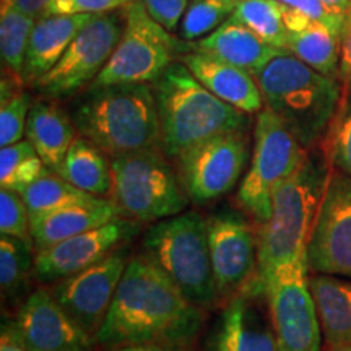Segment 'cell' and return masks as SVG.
Wrapping results in <instances>:
<instances>
[{
    "label": "cell",
    "instance_id": "1",
    "mask_svg": "<svg viewBox=\"0 0 351 351\" xmlns=\"http://www.w3.org/2000/svg\"><path fill=\"white\" fill-rule=\"evenodd\" d=\"M204 311L140 252L130 257L95 341L106 350L138 343L191 345L204 326Z\"/></svg>",
    "mask_w": 351,
    "mask_h": 351
},
{
    "label": "cell",
    "instance_id": "2",
    "mask_svg": "<svg viewBox=\"0 0 351 351\" xmlns=\"http://www.w3.org/2000/svg\"><path fill=\"white\" fill-rule=\"evenodd\" d=\"M78 134L109 158L161 147L160 117L148 83L90 85L70 106Z\"/></svg>",
    "mask_w": 351,
    "mask_h": 351
},
{
    "label": "cell",
    "instance_id": "3",
    "mask_svg": "<svg viewBox=\"0 0 351 351\" xmlns=\"http://www.w3.org/2000/svg\"><path fill=\"white\" fill-rule=\"evenodd\" d=\"M330 174L326 152L313 148L301 168L276 189L270 218L257 231V271L262 280L280 265L306 261Z\"/></svg>",
    "mask_w": 351,
    "mask_h": 351
},
{
    "label": "cell",
    "instance_id": "4",
    "mask_svg": "<svg viewBox=\"0 0 351 351\" xmlns=\"http://www.w3.org/2000/svg\"><path fill=\"white\" fill-rule=\"evenodd\" d=\"M254 77L265 108L287 124L306 150L317 148L343 99L339 78L324 75L288 51L271 59Z\"/></svg>",
    "mask_w": 351,
    "mask_h": 351
},
{
    "label": "cell",
    "instance_id": "5",
    "mask_svg": "<svg viewBox=\"0 0 351 351\" xmlns=\"http://www.w3.org/2000/svg\"><path fill=\"white\" fill-rule=\"evenodd\" d=\"M160 117L161 148L171 160L215 135L245 130L249 114L207 90L181 60L152 83Z\"/></svg>",
    "mask_w": 351,
    "mask_h": 351
},
{
    "label": "cell",
    "instance_id": "6",
    "mask_svg": "<svg viewBox=\"0 0 351 351\" xmlns=\"http://www.w3.org/2000/svg\"><path fill=\"white\" fill-rule=\"evenodd\" d=\"M142 252L195 306L207 311L221 301L210 257L207 218L200 213L182 212L150 223L143 232Z\"/></svg>",
    "mask_w": 351,
    "mask_h": 351
},
{
    "label": "cell",
    "instance_id": "7",
    "mask_svg": "<svg viewBox=\"0 0 351 351\" xmlns=\"http://www.w3.org/2000/svg\"><path fill=\"white\" fill-rule=\"evenodd\" d=\"M169 160L161 147L111 158V200L121 217L143 225L186 212L191 200Z\"/></svg>",
    "mask_w": 351,
    "mask_h": 351
},
{
    "label": "cell",
    "instance_id": "8",
    "mask_svg": "<svg viewBox=\"0 0 351 351\" xmlns=\"http://www.w3.org/2000/svg\"><path fill=\"white\" fill-rule=\"evenodd\" d=\"M307 153L287 124L263 108L254 125V152L249 169L238 189L239 205L258 225L270 218L274 194L301 168Z\"/></svg>",
    "mask_w": 351,
    "mask_h": 351
},
{
    "label": "cell",
    "instance_id": "9",
    "mask_svg": "<svg viewBox=\"0 0 351 351\" xmlns=\"http://www.w3.org/2000/svg\"><path fill=\"white\" fill-rule=\"evenodd\" d=\"M125 25L121 41L101 70L93 86L119 83H148L158 80L179 54L186 41L174 39L148 13L142 0H134L124 8Z\"/></svg>",
    "mask_w": 351,
    "mask_h": 351
},
{
    "label": "cell",
    "instance_id": "10",
    "mask_svg": "<svg viewBox=\"0 0 351 351\" xmlns=\"http://www.w3.org/2000/svg\"><path fill=\"white\" fill-rule=\"evenodd\" d=\"M125 13H98L70 43L60 60L32 88L46 99L72 98L96 80L121 41Z\"/></svg>",
    "mask_w": 351,
    "mask_h": 351
},
{
    "label": "cell",
    "instance_id": "11",
    "mask_svg": "<svg viewBox=\"0 0 351 351\" xmlns=\"http://www.w3.org/2000/svg\"><path fill=\"white\" fill-rule=\"evenodd\" d=\"M306 261L280 265L263 278L278 351H320L322 327Z\"/></svg>",
    "mask_w": 351,
    "mask_h": 351
},
{
    "label": "cell",
    "instance_id": "12",
    "mask_svg": "<svg viewBox=\"0 0 351 351\" xmlns=\"http://www.w3.org/2000/svg\"><path fill=\"white\" fill-rule=\"evenodd\" d=\"M247 160V134L232 130L187 148L174 163L189 200L205 205L238 186Z\"/></svg>",
    "mask_w": 351,
    "mask_h": 351
},
{
    "label": "cell",
    "instance_id": "13",
    "mask_svg": "<svg viewBox=\"0 0 351 351\" xmlns=\"http://www.w3.org/2000/svg\"><path fill=\"white\" fill-rule=\"evenodd\" d=\"M132 256L130 243L124 244L85 270L52 283L51 293L59 304L93 339L106 319Z\"/></svg>",
    "mask_w": 351,
    "mask_h": 351
},
{
    "label": "cell",
    "instance_id": "14",
    "mask_svg": "<svg viewBox=\"0 0 351 351\" xmlns=\"http://www.w3.org/2000/svg\"><path fill=\"white\" fill-rule=\"evenodd\" d=\"M313 274L351 278V178L330 174L306 252Z\"/></svg>",
    "mask_w": 351,
    "mask_h": 351
},
{
    "label": "cell",
    "instance_id": "15",
    "mask_svg": "<svg viewBox=\"0 0 351 351\" xmlns=\"http://www.w3.org/2000/svg\"><path fill=\"white\" fill-rule=\"evenodd\" d=\"M207 351H278L265 283L258 274L226 300L208 335Z\"/></svg>",
    "mask_w": 351,
    "mask_h": 351
},
{
    "label": "cell",
    "instance_id": "16",
    "mask_svg": "<svg viewBox=\"0 0 351 351\" xmlns=\"http://www.w3.org/2000/svg\"><path fill=\"white\" fill-rule=\"evenodd\" d=\"M208 247L218 295L230 300L256 276L257 234L244 213L221 208L207 218Z\"/></svg>",
    "mask_w": 351,
    "mask_h": 351
},
{
    "label": "cell",
    "instance_id": "17",
    "mask_svg": "<svg viewBox=\"0 0 351 351\" xmlns=\"http://www.w3.org/2000/svg\"><path fill=\"white\" fill-rule=\"evenodd\" d=\"M142 223L119 217L73 238L64 239L34 254V275L43 283H56L99 262L114 249L129 244Z\"/></svg>",
    "mask_w": 351,
    "mask_h": 351
},
{
    "label": "cell",
    "instance_id": "18",
    "mask_svg": "<svg viewBox=\"0 0 351 351\" xmlns=\"http://www.w3.org/2000/svg\"><path fill=\"white\" fill-rule=\"evenodd\" d=\"M8 326L28 351H91L96 345L46 288L29 293Z\"/></svg>",
    "mask_w": 351,
    "mask_h": 351
},
{
    "label": "cell",
    "instance_id": "19",
    "mask_svg": "<svg viewBox=\"0 0 351 351\" xmlns=\"http://www.w3.org/2000/svg\"><path fill=\"white\" fill-rule=\"evenodd\" d=\"M179 60L207 90L239 111L251 116L265 108L256 77L247 70L205 52L189 49L187 43L186 51L179 54Z\"/></svg>",
    "mask_w": 351,
    "mask_h": 351
},
{
    "label": "cell",
    "instance_id": "20",
    "mask_svg": "<svg viewBox=\"0 0 351 351\" xmlns=\"http://www.w3.org/2000/svg\"><path fill=\"white\" fill-rule=\"evenodd\" d=\"M119 217V208L112 200L96 195L51 212L34 215L32 217L34 251H43L60 241L106 225Z\"/></svg>",
    "mask_w": 351,
    "mask_h": 351
},
{
    "label": "cell",
    "instance_id": "21",
    "mask_svg": "<svg viewBox=\"0 0 351 351\" xmlns=\"http://www.w3.org/2000/svg\"><path fill=\"white\" fill-rule=\"evenodd\" d=\"M186 43L189 49L218 57L225 62L247 70L252 75H257L271 59L285 51L263 41L257 33L232 16L207 36Z\"/></svg>",
    "mask_w": 351,
    "mask_h": 351
},
{
    "label": "cell",
    "instance_id": "22",
    "mask_svg": "<svg viewBox=\"0 0 351 351\" xmlns=\"http://www.w3.org/2000/svg\"><path fill=\"white\" fill-rule=\"evenodd\" d=\"M95 15H47L34 23L26 49L23 67V85L33 86L46 75L67 51L78 32Z\"/></svg>",
    "mask_w": 351,
    "mask_h": 351
},
{
    "label": "cell",
    "instance_id": "23",
    "mask_svg": "<svg viewBox=\"0 0 351 351\" xmlns=\"http://www.w3.org/2000/svg\"><path fill=\"white\" fill-rule=\"evenodd\" d=\"M77 134L70 112L56 104L54 99L34 101L28 114L25 135L46 168L59 169Z\"/></svg>",
    "mask_w": 351,
    "mask_h": 351
},
{
    "label": "cell",
    "instance_id": "24",
    "mask_svg": "<svg viewBox=\"0 0 351 351\" xmlns=\"http://www.w3.org/2000/svg\"><path fill=\"white\" fill-rule=\"evenodd\" d=\"M309 288L327 348L351 345V278L314 274Z\"/></svg>",
    "mask_w": 351,
    "mask_h": 351
},
{
    "label": "cell",
    "instance_id": "25",
    "mask_svg": "<svg viewBox=\"0 0 351 351\" xmlns=\"http://www.w3.org/2000/svg\"><path fill=\"white\" fill-rule=\"evenodd\" d=\"M56 173L90 195L108 199L112 194L111 158L80 134Z\"/></svg>",
    "mask_w": 351,
    "mask_h": 351
},
{
    "label": "cell",
    "instance_id": "26",
    "mask_svg": "<svg viewBox=\"0 0 351 351\" xmlns=\"http://www.w3.org/2000/svg\"><path fill=\"white\" fill-rule=\"evenodd\" d=\"M287 51L324 75L340 80L341 36L322 23L311 21L301 32L288 33Z\"/></svg>",
    "mask_w": 351,
    "mask_h": 351
},
{
    "label": "cell",
    "instance_id": "27",
    "mask_svg": "<svg viewBox=\"0 0 351 351\" xmlns=\"http://www.w3.org/2000/svg\"><path fill=\"white\" fill-rule=\"evenodd\" d=\"M34 245L26 241L3 236L0 239V288L8 306L21 304L29 295L28 283L34 271Z\"/></svg>",
    "mask_w": 351,
    "mask_h": 351
},
{
    "label": "cell",
    "instance_id": "28",
    "mask_svg": "<svg viewBox=\"0 0 351 351\" xmlns=\"http://www.w3.org/2000/svg\"><path fill=\"white\" fill-rule=\"evenodd\" d=\"M36 20L21 12L15 0L0 2V54L8 73L20 78L23 75L26 49ZM23 82V80H21Z\"/></svg>",
    "mask_w": 351,
    "mask_h": 351
},
{
    "label": "cell",
    "instance_id": "29",
    "mask_svg": "<svg viewBox=\"0 0 351 351\" xmlns=\"http://www.w3.org/2000/svg\"><path fill=\"white\" fill-rule=\"evenodd\" d=\"M283 12L285 3L280 0H238L231 16L257 33L263 41L287 51L288 29Z\"/></svg>",
    "mask_w": 351,
    "mask_h": 351
},
{
    "label": "cell",
    "instance_id": "30",
    "mask_svg": "<svg viewBox=\"0 0 351 351\" xmlns=\"http://www.w3.org/2000/svg\"><path fill=\"white\" fill-rule=\"evenodd\" d=\"M20 194L28 207L29 217L93 197L65 181L62 176L49 168L44 171L33 184L23 189Z\"/></svg>",
    "mask_w": 351,
    "mask_h": 351
},
{
    "label": "cell",
    "instance_id": "31",
    "mask_svg": "<svg viewBox=\"0 0 351 351\" xmlns=\"http://www.w3.org/2000/svg\"><path fill=\"white\" fill-rule=\"evenodd\" d=\"M46 165L39 158L28 140L7 145L0 150V186L2 189L21 192L46 171Z\"/></svg>",
    "mask_w": 351,
    "mask_h": 351
},
{
    "label": "cell",
    "instance_id": "32",
    "mask_svg": "<svg viewBox=\"0 0 351 351\" xmlns=\"http://www.w3.org/2000/svg\"><path fill=\"white\" fill-rule=\"evenodd\" d=\"M238 0H189L179 25L184 41H197L221 26L234 12Z\"/></svg>",
    "mask_w": 351,
    "mask_h": 351
},
{
    "label": "cell",
    "instance_id": "33",
    "mask_svg": "<svg viewBox=\"0 0 351 351\" xmlns=\"http://www.w3.org/2000/svg\"><path fill=\"white\" fill-rule=\"evenodd\" d=\"M322 143L330 166L351 178V91H343L339 112Z\"/></svg>",
    "mask_w": 351,
    "mask_h": 351
},
{
    "label": "cell",
    "instance_id": "34",
    "mask_svg": "<svg viewBox=\"0 0 351 351\" xmlns=\"http://www.w3.org/2000/svg\"><path fill=\"white\" fill-rule=\"evenodd\" d=\"M0 232L33 244L32 217L20 192L0 191Z\"/></svg>",
    "mask_w": 351,
    "mask_h": 351
},
{
    "label": "cell",
    "instance_id": "35",
    "mask_svg": "<svg viewBox=\"0 0 351 351\" xmlns=\"http://www.w3.org/2000/svg\"><path fill=\"white\" fill-rule=\"evenodd\" d=\"M32 106V95L23 90H19L10 98L2 99V106H0V145L2 147L16 143L23 138Z\"/></svg>",
    "mask_w": 351,
    "mask_h": 351
},
{
    "label": "cell",
    "instance_id": "36",
    "mask_svg": "<svg viewBox=\"0 0 351 351\" xmlns=\"http://www.w3.org/2000/svg\"><path fill=\"white\" fill-rule=\"evenodd\" d=\"M134 0H51L49 15H98L125 8Z\"/></svg>",
    "mask_w": 351,
    "mask_h": 351
},
{
    "label": "cell",
    "instance_id": "37",
    "mask_svg": "<svg viewBox=\"0 0 351 351\" xmlns=\"http://www.w3.org/2000/svg\"><path fill=\"white\" fill-rule=\"evenodd\" d=\"M280 2L287 3L288 7L301 12L302 15L309 16L311 20L317 21V23H322L324 26H327L332 33L341 36L345 25V15L332 10V8L327 7L322 0H280Z\"/></svg>",
    "mask_w": 351,
    "mask_h": 351
},
{
    "label": "cell",
    "instance_id": "38",
    "mask_svg": "<svg viewBox=\"0 0 351 351\" xmlns=\"http://www.w3.org/2000/svg\"><path fill=\"white\" fill-rule=\"evenodd\" d=\"M147 10L168 32H176L181 25L189 0H142Z\"/></svg>",
    "mask_w": 351,
    "mask_h": 351
},
{
    "label": "cell",
    "instance_id": "39",
    "mask_svg": "<svg viewBox=\"0 0 351 351\" xmlns=\"http://www.w3.org/2000/svg\"><path fill=\"white\" fill-rule=\"evenodd\" d=\"M340 82L343 91H351V8L346 12L340 51Z\"/></svg>",
    "mask_w": 351,
    "mask_h": 351
},
{
    "label": "cell",
    "instance_id": "40",
    "mask_svg": "<svg viewBox=\"0 0 351 351\" xmlns=\"http://www.w3.org/2000/svg\"><path fill=\"white\" fill-rule=\"evenodd\" d=\"M106 351H197L191 345H171V343H138L124 345L116 348H108Z\"/></svg>",
    "mask_w": 351,
    "mask_h": 351
},
{
    "label": "cell",
    "instance_id": "41",
    "mask_svg": "<svg viewBox=\"0 0 351 351\" xmlns=\"http://www.w3.org/2000/svg\"><path fill=\"white\" fill-rule=\"evenodd\" d=\"M15 3L21 12L36 21L49 15L51 0H15Z\"/></svg>",
    "mask_w": 351,
    "mask_h": 351
},
{
    "label": "cell",
    "instance_id": "42",
    "mask_svg": "<svg viewBox=\"0 0 351 351\" xmlns=\"http://www.w3.org/2000/svg\"><path fill=\"white\" fill-rule=\"evenodd\" d=\"M0 351H28L21 345V341L16 339L8 324H3L2 337H0Z\"/></svg>",
    "mask_w": 351,
    "mask_h": 351
},
{
    "label": "cell",
    "instance_id": "43",
    "mask_svg": "<svg viewBox=\"0 0 351 351\" xmlns=\"http://www.w3.org/2000/svg\"><path fill=\"white\" fill-rule=\"evenodd\" d=\"M327 7H330L332 10H335L337 13H341V15L346 16V12L350 10L351 7V0H322Z\"/></svg>",
    "mask_w": 351,
    "mask_h": 351
},
{
    "label": "cell",
    "instance_id": "44",
    "mask_svg": "<svg viewBox=\"0 0 351 351\" xmlns=\"http://www.w3.org/2000/svg\"><path fill=\"white\" fill-rule=\"evenodd\" d=\"M326 351H351V345H340V346H328Z\"/></svg>",
    "mask_w": 351,
    "mask_h": 351
},
{
    "label": "cell",
    "instance_id": "45",
    "mask_svg": "<svg viewBox=\"0 0 351 351\" xmlns=\"http://www.w3.org/2000/svg\"><path fill=\"white\" fill-rule=\"evenodd\" d=\"M350 8H351V7H350Z\"/></svg>",
    "mask_w": 351,
    "mask_h": 351
}]
</instances>
